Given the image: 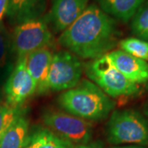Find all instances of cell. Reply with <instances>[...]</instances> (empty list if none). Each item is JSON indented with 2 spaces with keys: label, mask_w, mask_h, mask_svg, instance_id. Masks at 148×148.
I'll list each match as a JSON object with an SVG mask.
<instances>
[{
  "label": "cell",
  "mask_w": 148,
  "mask_h": 148,
  "mask_svg": "<svg viewBox=\"0 0 148 148\" xmlns=\"http://www.w3.org/2000/svg\"><path fill=\"white\" fill-rule=\"evenodd\" d=\"M119 35L114 19L97 5L90 4L61 33L58 43L78 58L95 59L110 52Z\"/></svg>",
  "instance_id": "6da1fadb"
},
{
  "label": "cell",
  "mask_w": 148,
  "mask_h": 148,
  "mask_svg": "<svg viewBox=\"0 0 148 148\" xmlns=\"http://www.w3.org/2000/svg\"><path fill=\"white\" fill-rule=\"evenodd\" d=\"M76 148H103V144L101 142L89 143L84 145H80L76 147Z\"/></svg>",
  "instance_id": "44dd1931"
},
{
  "label": "cell",
  "mask_w": 148,
  "mask_h": 148,
  "mask_svg": "<svg viewBox=\"0 0 148 148\" xmlns=\"http://www.w3.org/2000/svg\"><path fill=\"white\" fill-rule=\"evenodd\" d=\"M99 8L106 14L123 22L132 20V16L146 0H95Z\"/></svg>",
  "instance_id": "4fadbf2b"
},
{
  "label": "cell",
  "mask_w": 148,
  "mask_h": 148,
  "mask_svg": "<svg viewBox=\"0 0 148 148\" xmlns=\"http://www.w3.org/2000/svg\"><path fill=\"white\" fill-rule=\"evenodd\" d=\"M8 6V0H0V21H3V16L6 15Z\"/></svg>",
  "instance_id": "ffe728a7"
},
{
  "label": "cell",
  "mask_w": 148,
  "mask_h": 148,
  "mask_svg": "<svg viewBox=\"0 0 148 148\" xmlns=\"http://www.w3.org/2000/svg\"><path fill=\"white\" fill-rule=\"evenodd\" d=\"M58 103L67 113L89 122L106 119L115 106L99 86L85 79L73 89L64 91Z\"/></svg>",
  "instance_id": "7a4b0ae2"
},
{
  "label": "cell",
  "mask_w": 148,
  "mask_h": 148,
  "mask_svg": "<svg viewBox=\"0 0 148 148\" xmlns=\"http://www.w3.org/2000/svg\"><path fill=\"white\" fill-rule=\"evenodd\" d=\"M46 8V0H8L6 12L10 23L22 22L41 18Z\"/></svg>",
  "instance_id": "7c38bea8"
},
{
  "label": "cell",
  "mask_w": 148,
  "mask_h": 148,
  "mask_svg": "<svg viewBox=\"0 0 148 148\" xmlns=\"http://www.w3.org/2000/svg\"><path fill=\"white\" fill-rule=\"evenodd\" d=\"M36 92V84L27 66V57L17 59L5 85L7 103L19 107L24 101Z\"/></svg>",
  "instance_id": "ba28073f"
},
{
  "label": "cell",
  "mask_w": 148,
  "mask_h": 148,
  "mask_svg": "<svg viewBox=\"0 0 148 148\" xmlns=\"http://www.w3.org/2000/svg\"><path fill=\"white\" fill-rule=\"evenodd\" d=\"M83 65L80 58L69 50L53 53L47 80V89L61 91L73 89L81 82Z\"/></svg>",
  "instance_id": "52a82bcc"
},
{
  "label": "cell",
  "mask_w": 148,
  "mask_h": 148,
  "mask_svg": "<svg viewBox=\"0 0 148 148\" xmlns=\"http://www.w3.org/2000/svg\"><path fill=\"white\" fill-rule=\"evenodd\" d=\"M53 40V35L44 18L27 21L16 25L11 37V46L18 58L48 48Z\"/></svg>",
  "instance_id": "8992f818"
},
{
  "label": "cell",
  "mask_w": 148,
  "mask_h": 148,
  "mask_svg": "<svg viewBox=\"0 0 148 148\" xmlns=\"http://www.w3.org/2000/svg\"><path fill=\"white\" fill-rule=\"evenodd\" d=\"M131 28L137 38L148 41V0L143 3L132 16Z\"/></svg>",
  "instance_id": "2e32d148"
},
{
  "label": "cell",
  "mask_w": 148,
  "mask_h": 148,
  "mask_svg": "<svg viewBox=\"0 0 148 148\" xmlns=\"http://www.w3.org/2000/svg\"><path fill=\"white\" fill-rule=\"evenodd\" d=\"M147 114H148V106H147Z\"/></svg>",
  "instance_id": "603a6c76"
},
{
  "label": "cell",
  "mask_w": 148,
  "mask_h": 148,
  "mask_svg": "<svg viewBox=\"0 0 148 148\" xmlns=\"http://www.w3.org/2000/svg\"><path fill=\"white\" fill-rule=\"evenodd\" d=\"M85 73L90 82L113 98L130 97L138 95L140 88L111 64L106 55L85 64Z\"/></svg>",
  "instance_id": "3957f363"
},
{
  "label": "cell",
  "mask_w": 148,
  "mask_h": 148,
  "mask_svg": "<svg viewBox=\"0 0 148 148\" xmlns=\"http://www.w3.org/2000/svg\"><path fill=\"white\" fill-rule=\"evenodd\" d=\"M42 121L58 137L77 147L89 143L92 138V123L67 112L45 111L42 115Z\"/></svg>",
  "instance_id": "5b68a950"
},
{
  "label": "cell",
  "mask_w": 148,
  "mask_h": 148,
  "mask_svg": "<svg viewBox=\"0 0 148 148\" xmlns=\"http://www.w3.org/2000/svg\"><path fill=\"white\" fill-rule=\"evenodd\" d=\"M119 45L123 51L148 62V41L137 37H129L122 40Z\"/></svg>",
  "instance_id": "e0dca14e"
},
{
  "label": "cell",
  "mask_w": 148,
  "mask_h": 148,
  "mask_svg": "<svg viewBox=\"0 0 148 148\" xmlns=\"http://www.w3.org/2000/svg\"><path fill=\"white\" fill-rule=\"evenodd\" d=\"M110 63L127 79L136 84L148 82V63L121 49L112 50L106 54Z\"/></svg>",
  "instance_id": "30bf717a"
},
{
  "label": "cell",
  "mask_w": 148,
  "mask_h": 148,
  "mask_svg": "<svg viewBox=\"0 0 148 148\" xmlns=\"http://www.w3.org/2000/svg\"><path fill=\"white\" fill-rule=\"evenodd\" d=\"M112 148H145L143 147H138V146H125V147H114Z\"/></svg>",
  "instance_id": "7402d4cb"
},
{
  "label": "cell",
  "mask_w": 148,
  "mask_h": 148,
  "mask_svg": "<svg viewBox=\"0 0 148 148\" xmlns=\"http://www.w3.org/2000/svg\"><path fill=\"white\" fill-rule=\"evenodd\" d=\"M23 148H76L49 128H37L28 134Z\"/></svg>",
  "instance_id": "5bb4252c"
},
{
  "label": "cell",
  "mask_w": 148,
  "mask_h": 148,
  "mask_svg": "<svg viewBox=\"0 0 148 148\" xmlns=\"http://www.w3.org/2000/svg\"><path fill=\"white\" fill-rule=\"evenodd\" d=\"M53 53L49 48H43L27 57V69L36 84V92H48L47 80L53 60Z\"/></svg>",
  "instance_id": "8fae6325"
},
{
  "label": "cell",
  "mask_w": 148,
  "mask_h": 148,
  "mask_svg": "<svg viewBox=\"0 0 148 148\" xmlns=\"http://www.w3.org/2000/svg\"><path fill=\"white\" fill-rule=\"evenodd\" d=\"M89 0H52L51 8L44 17L53 32L62 33L71 27L88 7Z\"/></svg>",
  "instance_id": "9c48e42d"
},
{
  "label": "cell",
  "mask_w": 148,
  "mask_h": 148,
  "mask_svg": "<svg viewBox=\"0 0 148 148\" xmlns=\"http://www.w3.org/2000/svg\"><path fill=\"white\" fill-rule=\"evenodd\" d=\"M28 120L21 114L0 139V148H23L28 135Z\"/></svg>",
  "instance_id": "9a60e30c"
},
{
  "label": "cell",
  "mask_w": 148,
  "mask_h": 148,
  "mask_svg": "<svg viewBox=\"0 0 148 148\" xmlns=\"http://www.w3.org/2000/svg\"><path fill=\"white\" fill-rule=\"evenodd\" d=\"M19 107L7 104H0V139L9 128L12 123L21 115Z\"/></svg>",
  "instance_id": "ac0fdd59"
},
{
  "label": "cell",
  "mask_w": 148,
  "mask_h": 148,
  "mask_svg": "<svg viewBox=\"0 0 148 148\" xmlns=\"http://www.w3.org/2000/svg\"><path fill=\"white\" fill-rule=\"evenodd\" d=\"M11 45V36L3 21H0V73L8 63V57Z\"/></svg>",
  "instance_id": "d6986e66"
},
{
  "label": "cell",
  "mask_w": 148,
  "mask_h": 148,
  "mask_svg": "<svg viewBox=\"0 0 148 148\" xmlns=\"http://www.w3.org/2000/svg\"><path fill=\"white\" fill-rule=\"evenodd\" d=\"M108 142L113 145H148V120L133 110H115L106 127Z\"/></svg>",
  "instance_id": "277c9868"
}]
</instances>
